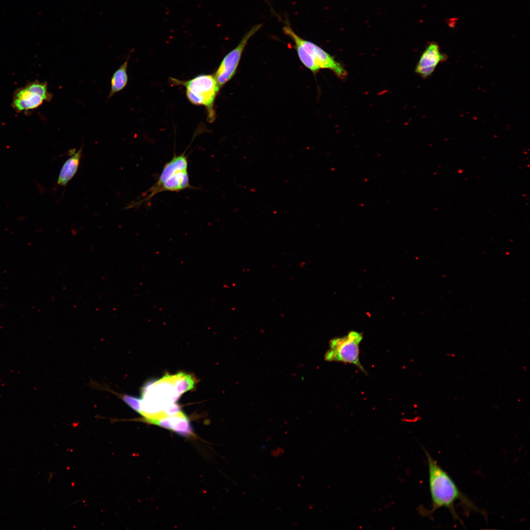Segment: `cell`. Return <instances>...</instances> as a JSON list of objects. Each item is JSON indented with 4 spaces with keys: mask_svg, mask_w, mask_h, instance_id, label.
I'll use <instances>...</instances> for the list:
<instances>
[{
    "mask_svg": "<svg viewBox=\"0 0 530 530\" xmlns=\"http://www.w3.org/2000/svg\"><path fill=\"white\" fill-rule=\"evenodd\" d=\"M428 467V480L432 502L431 513L445 507L455 521L460 520L455 509V503L459 501L466 513L471 511L481 512L465 495L461 492L449 475L438 464L431 455L424 450Z\"/></svg>",
    "mask_w": 530,
    "mask_h": 530,
    "instance_id": "cell-1",
    "label": "cell"
},
{
    "mask_svg": "<svg viewBox=\"0 0 530 530\" xmlns=\"http://www.w3.org/2000/svg\"><path fill=\"white\" fill-rule=\"evenodd\" d=\"M186 152L179 155L174 154L164 165L157 182L146 192V197L132 202L129 204L130 208L138 207L164 191L179 192L194 188L189 182L188 155H186Z\"/></svg>",
    "mask_w": 530,
    "mask_h": 530,
    "instance_id": "cell-2",
    "label": "cell"
},
{
    "mask_svg": "<svg viewBox=\"0 0 530 530\" xmlns=\"http://www.w3.org/2000/svg\"><path fill=\"white\" fill-rule=\"evenodd\" d=\"M283 30L293 42L301 62L314 74L321 69H327L339 78H344L346 76L345 70L332 56L314 43L299 36L288 23L283 26Z\"/></svg>",
    "mask_w": 530,
    "mask_h": 530,
    "instance_id": "cell-3",
    "label": "cell"
},
{
    "mask_svg": "<svg viewBox=\"0 0 530 530\" xmlns=\"http://www.w3.org/2000/svg\"><path fill=\"white\" fill-rule=\"evenodd\" d=\"M170 80L173 84L186 88L187 98L191 104L206 107L209 122L214 121V102L220 89L214 75L201 74L187 80L174 78Z\"/></svg>",
    "mask_w": 530,
    "mask_h": 530,
    "instance_id": "cell-4",
    "label": "cell"
},
{
    "mask_svg": "<svg viewBox=\"0 0 530 530\" xmlns=\"http://www.w3.org/2000/svg\"><path fill=\"white\" fill-rule=\"evenodd\" d=\"M362 339V334L354 331L345 336L333 338L330 341L329 348L324 356L325 360L353 364L366 373L359 360V345Z\"/></svg>",
    "mask_w": 530,
    "mask_h": 530,
    "instance_id": "cell-5",
    "label": "cell"
},
{
    "mask_svg": "<svg viewBox=\"0 0 530 530\" xmlns=\"http://www.w3.org/2000/svg\"><path fill=\"white\" fill-rule=\"evenodd\" d=\"M262 26L261 24L252 26L244 34L238 45L224 57L214 75L220 89L235 75L246 46Z\"/></svg>",
    "mask_w": 530,
    "mask_h": 530,
    "instance_id": "cell-6",
    "label": "cell"
},
{
    "mask_svg": "<svg viewBox=\"0 0 530 530\" xmlns=\"http://www.w3.org/2000/svg\"><path fill=\"white\" fill-rule=\"evenodd\" d=\"M47 82L35 81L17 91L13 100V106L18 111L36 108L44 101L51 100Z\"/></svg>",
    "mask_w": 530,
    "mask_h": 530,
    "instance_id": "cell-7",
    "label": "cell"
},
{
    "mask_svg": "<svg viewBox=\"0 0 530 530\" xmlns=\"http://www.w3.org/2000/svg\"><path fill=\"white\" fill-rule=\"evenodd\" d=\"M446 59V55L440 51L439 45L435 42H431L422 54L415 71L422 77L426 78L433 73L440 63Z\"/></svg>",
    "mask_w": 530,
    "mask_h": 530,
    "instance_id": "cell-8",
    "label": "cell"
},
{
    "mask_svg": "<svg viewBox=\"0 0 530 530\" xmlns=\"http://www.w3.org/2000/svg\"><path fill=\"white\" fill-rule=\"evenodd\" d=\"M148 424H155L185 436L193 434L192 426L188 418L183 413L160 419L153 420Z\"/></svg>",
    "mask_w": 530,
    "mask_h": 530,
    "instance_id": "cell-9",
    "label": "cell"
},
{
    "mask_svg": "<svg viewBox=\"0 0 530 530\" xmlns=\"http://www.w3.org/2000/svg\"><path fill=\"white\" fill-rule=\"evenodd\" d=\"M82 147L78 151L71 149L69 151V158L63 163L57 180L58 185L65 186L76 174L80 163Z\"/></svg>",
    "mask_w": 530,
    "mask_h": 530,
    "instance_id": "cell-10",
    "label": "cell"
},
{
    "mask_svg": "<svg viewBox=\"0 0 530 530\" xmlns=\"http://www.w3.org/2000/svg\"><path fill=\"white\" fill-rule=\"evenodd\" d=\"M130 55L126 60L113 73L110 81V90L108 96L110 98L117 92L123 90L128 81L127 68Z\"/></svg>",
    "mask_w": 530,
    "mask_h": 530,
    "instance_id": "cell-11",
    "label": "cell"
},
{
    "mask_svg": "<svg viewBox=\"0 0 530 530\" xmlns=\"http://www.w3.org/2000/svg\"><path fill=\"white\" fill-rule=\"evenodd\" d=\"M196 382V379L192 374L183 372L174 374V386L180 396L184 393L192 389Z\"/></svg>",
    "mask_w": 530,
    "mask_h": 530,
    "instance_id": "cell-12",
    "label": "cell"
}]
</instances>
